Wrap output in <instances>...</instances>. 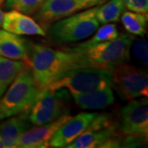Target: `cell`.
Instances as JSON below:
<instances>
[{
    "label": "cell",
    "instance_id": "26",
    "mask_svg": "<svg viewBox=\"0 0 148 148\" xmlns=\"http://www.w3.org/2000/svg\"><path fill=\"white\" fill-rule=\"evenodd\" d=\"M3 146L2 141H1V139H0V148H3Z\"/></svg>",
    "mask_w": 148,
    "mask_h": 148
},
{
    "label": "cell",
    "instance_id": "22",
    "mask_svg": "<svg viewBox=\"0 0 148 148\" xmlns=\"http://www.w3.org/2000/svg\"><path fill=\"white\" fill-rule=\"evenodd\" d=\"M130 50L132 54L143 65H147L148 62V44L144 39H133Z\"/></svg>",
    "mask_w": 148,
    "mask_h": 148
},
{
    "label": "cell",
    "instance_id": "11",
    "mask_svg": "<svg viewBox=\"0 0 148 148\" xmlns=\"http://www.w3.org/2000/svg\"><path fill=\"white\" fill-rule=\"evenodd\" d=\"M96 114V113H81L70 117L53 133L49 141V147H67L86 130Z\"/></svg>",
    "mask_w": 148,
    "mask_h": 148
},
{
    "label": "cell",
    "instance_id": "2",
    "mask_svg": "<svg viewBox=\"0 0 148 148\" xmlns=\"http://www.w3.org/2000/svg\"><path fill=\"white\" fill-rule=\"evenodd\" d=\"M134 37L123 34L114 40L89 45L68 47L78 54L82 68L90 67L112 71L118 65L127 63Z\"/></svg>",
    "mask_w": 148,
    "mask_h": 148
},
{
    "label": "cell",
    "instance_id": "6",
    "mask_svg": "<svg viewBox=\"0 0 148 148\" xmlns=\"http://www.w3.org/2000/svg\"><path fill=\"white\" fill-rule=\"evenodd\" d=\"M69 92L64 88L57 90L43 88L29 112L32 124L35 126L46 124L69 114Z\"/></svg>",
    "mask_w": 148,
    "mask_h": 148
},
{
    "label": "cell",
    "instance_id": "15",
    "mask_svg": "<svg viewBox=\"0 0 148 148\" xmlns=\"http://www.w3.org/2000/svg\"><path fill=\"white\" fill-rule=\"evenodd\" d=\"M0 56L23 61L27 64L29 60V41L18 35L0 30Z\"/></svg>",
    "mask_w": 148,
    "mask_h": 148
},
{
    "label": "cell",
    "instance_id": "12",
    "mask_svg": "<svg viewBox=\"0 0 148 148\" xmlns=\"http://www.w3.org/2000/svg\"><path fill=\"white\" fill-rule=\"evenodd\" d=\"M69 114H65L56 120L32 127L24 132L19 137L16 147L20 148H45L49 147V141L53 133L61 124L70 118Z\"/></svg>",
    "mask_w": 148,
    "mask_h": 148
},
{
    "label": "cell",
    "instance_id": "25",
    "mask_svg": "<svg viewBox=\"0 0 148 148\" xmlns=\"http://www.w3.org/2000/svg\"><path fill=\"white\" fill-rule=\"evenodd\" d=\"M3 16V12L2 11V8H1V4H0V27H1V25H2Z\"/></svg>",
    "mask_w": 148,
    "mask_h": 148
},
{
    "label": "cell",
    "instance_id": "3",
    "mask_svg": "<svg viewBox=\"0 0 148 148\" xmlns=\"http://www.w3.org/2000/svg\"><path fill=\"white\" fill-rule=\"evenodd\" d=\"M41 90L26 65L0 98V120L30 110Z\"/></svg>",
    "mask_w": 148,
    "mask_h": 148
},
{
    "label": "cell",
    "instance_id": "19",
    "mask_svg": "<svg viewBox=\"0 0 148 148\" xmlns=\"http://www.w3.org/2000/svg\"><path fill=\"white\" fill-rule=\"evenodd\" d=\"M123 27L130 35L144 36L147 32V13H139L132 11L123 12L121 15Z\"/></svg>",
    "mask_w": 148,
    "mask_h": 148
},
{
    "label": "cell",
    "instance_id": "18",
    "mask_svg": "<svg viewBox=\"0 0 148 148\" xmlns=\"http://www.w3.org/2000/svg\"><path fill=\"white\" fill-rule=\"evenodd\" d=\"M124 9L123 0H107L103 4L98 6L95 16L101 24L113 23L119 20Z\"/></svg>",
    "mask_w": 148,
    "mask_h": 148
},
{
    "label": "cell",
    "instance_id": "7",
    "mask_svg": "<svg viewBox=\"0 0 148 148\" xmlns=\"http://www.w3.org/2000/svg\"><path fill=\"white\" fill-rule=\"evenodd\" d=\"M110 72L114 87L123 100L132 101L147 97L148 77L145 71L124 63L118 65Z\"/></svg>",
    "mask_w": 148,
    "mask_h": 148
},
{
    "label": "cell",
    "instance_id": "21",
    "mask_svg": "<svg viewBox=\"0 0 148 148\" xmlns=\"http://www.w3.org/2000/svg\"><path fill=\"white\" fill-rule=\"evenodd\" d=\"M45 0H6L8 10H16L27 15H33L40 8Z\"/></svg>",
    "mask_w": 148,
    "mask_h": 148
},
{
    "label": "cell",
    "instance_id": "4",
    "mask_svg": "<svg viewBox=\"0 0 148 148\" xmlns=\"http://www.w3.org/2000/svg\"><path fill=\"white\" fill-rule=\"evenodd\" d=\"M98 6L81 11L53 22L49 27L51 42L64 45L77 42L91 36L100 27L95 12Z\"/></svg>",
    "mask_w": 148,
    "mask_h": 148
},
{
    "label": "cell",
    "instance_id": "5",
    "mask_svg": "<svg viewBox=\"0 0 148 148\" xmlns=\"http://www.w3.org/2000/svg\"><path fill=\"white\" fill-rule=\"evenodd\" d=\"M113 86L114 81L110 71L83 67L70 69L47 87L52 90L64 88L73 95L90 93Z\"/></svg>",
    "mask_w": 148,
    "mask_h": 148
},
{
    "label": "cell",
    "instance_id": "16",
    "mask_svg": "<svg viewBox=\"0 0 148 148\" xmlns=\"http://www.w3.org/2000/svg\"><path fill=\"white\" fill-rule=\"evenodd\" d=\"M74 102L83 110L105 109L114 102L112 87L95 90L85 94H73Z\"/></svg>",
    "mask_w": 148,
    "mask_h": 148
},
{
    "label": "cell",
    "instance_id": "8",
    "mask_svg": "<svg viewBox=\"0 0 148 148\" xmlns=\"http://www.w3.org/2000/svg\"><path fill=\"white\" fill-rule=\"evenodd\" d=\"M107 0H45L35 13V20L45 28L81 11L100 6Z\"/></svg>",
    "mask_w": 148,
    "mask_h": 148
},
{
    "label": "cell",
    "instance_id": "10",
    "mask_svg": "<svg viewBox=\"0 0 148 148\" xmlns=\"http://www.w3.org/2000/svg\"><path fill=\"white\" fill-rule=\"evenodd\" d=\"M114 124L102 128L87 127L84 132L69 144L68 148L121 147V135Z\"/></svg>",
    "mask_w": 148,
    "mask_h": 148
},
{
    "label": "cell",
    "instance_id": "23",
    "mask_svg": "<svg viewBox=\"0 0 148 148\" xmlns=\"http://www.w3.org/2000/svg\"><path fill=\"white\" fill-rule=\"evenodd\" d=\"M147 144V137L123 136L121 139V147H144Z\"/></svg>",
    "mask_w": 148,
    "mask_h": 148
},
{
    "label": "cell",
    "instance_id": "1",
    "mask_svg": "<svg viewBox=\"0 0 148 148\" xmlns=\"http://www.w3.org/2000/svg\"><path fill=\"white\" fill-rule=\"evenodd\" d=\"M27 65L40 89L47 87L70 69L82 68L78 54L68 47L56 49L31 41Z\"/></svg>",
    "mask_w": 148,
    "mask_h": 148
},
{
    "label": "cell",
    "instance_id": "20",
    "mask_svg": "<svg viewBox=\"0 0 148 148\" xmlns=\"http://www.w3.org/2000/svg\"><path fill=\"white\" fill-rule=\"evenodd\" d=\"M119 36V33L117 29L116 25L113 23H107V24H104L102 27H98L97 30L94 32L93 36L91 38L85 42L77 44V45L89 46V45H92L97 43L114 40Z\"/></svg>",
    "mask_w": 148,
    "mask_h": 148
},
{
    "label": "cell",
    "instance_id": "13",
    "mask_svg": "<svg viewBox=\"0 0 148 148\" xmlns=\"http://www.w3.org/2000/svg\"><path fill=\"white\" fill-rule=\"evenodd\" d=\"M1 26L3 30L18 36H46L45 29L35 19L16 10L4 12Z\"/></svg>",
    "mask_w": 148,
    "mask_h": 148
},
{
    "label": "cell",
    "instance_id": "27",
    "mask_svg": "<svg viewBox=\"0 0 148 148\" xmlns=\"http://www.w3.org/2000/svg\"><path fill=\"white\" fill-rule=\"evenodd\" d=\"M3 2H4V0H0V4H1V5H2V4H3Z\"/></svg>",
    "mask_w": 148,
    "mask_h": 148
},
{
    "label": "cell",
    "instance_id": "14",
    "mask_svg": "<svg viewBox=\"0 0 148 148\" xmlns=\"http://www.w3.org/2000/svg\"><path fill=\"white\" fill-rule=\"evenodd\" d=\"M30 110L9 117L0 124V139L5 148L16 147L19 137L24 132L32 127L29 119Z\"/></svg>",
    "mask_w": 148,
    "mask_h": 148
},
{
    "label": "cell",
    "instance_id": "24",
    "mask_svg": "<svg viewBox=\"0 0 148 148\" xmlns=\"http://www.w3.org/2000/svg\"><path fill=\"white\" fill-rule=\"evenodd\" d=\"M125 7L132 12L147 13L148 0H123Z\"/></svg>",
    "mask_w": 148,
    "mask_h": 148
},
{
    "label": "cell",
    "instance_id": "9",
    "mask_svg": "<svg viewBox=\"0 0 148 148\" xmlns=\"http://www.w3.org/2000/svg\"><path fill=\"white\" fill-rule=\"evenodd\" d=\"M118 130L123 136L148 135V101L147 97L132 100L121 111Z\"/></svg>",
    "mask_w": 148,
    "mask_h": 148
},
{
    "label": "cell",
    "instance_id": "17",
    "mask_svg": "<svg viewBox=\"0 0 148 148\" xmlns=\"http://www.w3.org/2000/svg\"><path fill=\"white\" fill-rule=\"evenodd\" d=\"M26 65L23 61L12 60L0 56V98L5 93L17 73Z\"/></svg>",
    "mask_w": 148,
    "mask_h": 148
}]
</instances>
